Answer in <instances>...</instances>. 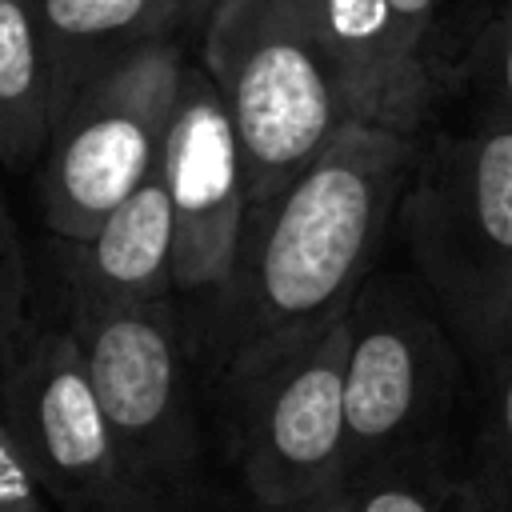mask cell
Instances as JSON below:
<instances>
[{
    "label": "cell",
    "instance_id": "6da1fadb",
    "mask_svg": "<svg viewBox=\"0 0 512 512\" xmlns=\"http://www.w3.org/2000/svg\"><path fill=\"white\" fill-rule=\"evenodd\" d=\"M416 156V136L352 120L304 172L248 204L232 272L200 296L188 332L228 388L344 320L376 272Z\"/></svg>",
    "mask_w": 512,
    "mask_h": 512
},
{
    "label": "cell",
    "instance_id": "7a4b0ae2",
    "mask_svg": "<svg viewBox=\"0 0 512 512\" xmlns=\"http://www.w3.org/2000/svg\"><path fill=\"white\" fill-rule=\"evenodd\" d=\"M412 280L472 364L512 348V124L420 144L396 208Z\"/></svg>",
    "mask_w": 512,
    "mask_h": 512
},
{
    "label": "cell",
    "instance_id": "3957f363",
    "mask_svg": "<svg viewBox=\"0 0 512 512\" xmlns=\"http://www.w3.org/2000/svg\"><path fill=\"white\" fill-rule=\"evenodd\" d=\"M200 64L236 124L248 204L284 188L352 124L304 0H216Z\"/></svg>",
    "mask_w": 512,
    "mask_h": 512
},
{
    "label": "cell",
    "instance_id": "277c9868",
    "mask_svg": "<svg viewBox=\"0 0 512 512\" xmlns=\"http://www.w3.org/2000/svg\"><path fill=\"white\" fill-rule=\"evenodd\" d=\"M184 72L188 56L168 32L108 56L76 84L36 164L40 216L56 240L88 236L156 172Z\"/></svg>",
    "mask_w": 512,
    "mask_h": 512
},
{
    "label": "cell",
    "instance_id": "5b68a950",
    "mask_svg": "<svg viewBox=\"0 0 512 512\" xmlns=\"http://www.w3.org/2000/svg\"><path fill=\"white\" fill-rule=\"evenodd\" d=\"M344 360L348 476L436 452L464 388V348L416 280L376 268L356 292ZM344 476V480H348Z\"/></svg>",
    "mask_w": 512,
    "mask_h": 512
},
{
    "label": "cell",
    "instance_id": "8992f818",
    "mask_svg": "<svg viewBox=\"0 0 512 512\" xmlns=\"http://www.w3.org/2000/svg\"><path fill=\"white\" fill-rule=\"evenodd\" d=\"M88 380L136 480L160 500L200 452L188 392V332L172 300L68 308Z\"/></svg>",
    "mask_w": 512,
    "mask_h": 512
},
{
    "label": "cell",
    "instance_id": "52a82bcc",
    "mask_svg": "<svg viewBox=\"0 0 512 512\" xmlns=\"http://www.w3.org/2000/svg\"><path fill=\"white\" fill-rule=\"evenodd\" d=\"M348 320L244 376L236 392V456L252 500L268 512H300L344 488Z\"/></svg>",
    "mask_w": 512,
    "mask_h": 512
},
{
    "label": "cell",
    "instance_id": "ba28073f",
    "mask_svg": "<svg viewBox=\"0 0 512 512\" xmlns=\"http://www.w3.org/2000/svg\"><path fill=\"white\" fill-rule=\"evenodd\" d=\"M0 412L20 436L44 492L68 512H156L128 468L68 324H32L0 372Z\"/></svg>",
    "mask_w": 512,
    "mask_h": 512
},
{
    "label": "cell",
    "instance_id": "9c48e42d",
    "mask_svg": "<svg viewBox=\"0 0 512 512\" xmlns=\"http://www.w3.org/2000/svg\"><path fill=\"white\" fill-rule=\"evenodd\" d=\"M176 212V292L224 288L248 216V180L228 104L204 64H188L156 164Z\"/></svg>",
    "mask_w": 512,
    "mask_h": 512
},
{
    "label": "cell",
    "instance_id": "30bf717a",
    "mask_svg": "<svg viewBox=\"0 0 512 512\" xmlns=\"http://www.w3.org/2000/svg\"><path fill=\"white\" fill-rule=\"evenodd\" d=\"M304 4L340 76L348 116L368 128L416 136L436 96L428 40H420L388 0H304Z\"/></svg>",
    "mask_w": 512,
    "mask_h": 512
},
{
    "label": "cell",
    "instance_id": "8fae6325",
    "mask_svg": "<svg viewBox=\"0 0 512 512\" xmlns=\"http://www.w3.org/2000/svg\"><path fill=\"white\" fill-rule=\"evenodd\" d=\"M56 244L68 308L172 300L176 292V212L160 172L124 196L88 236Z\"/></svg>",
    "mask_w": 512,
    "mask_h": 512
},
{
    "label": "cell",
    "instance_id": "7c38bea8",
    "mask_svg": "<svg viewBox=\"0 0 512 512\" xmlns=\"http://www.w3.org/2000/svg\"><path fill=\"white\" fill-rule=\"evenodd\" d=\"M64 100L40 0H0V164L36 168Z\"/></svg>",
    "mask_w": 512,
    "mask_h": 512
},
{
    "label": "cell",
    "instance_id": "4fadbf2b",
    "mask_svg": "<svg viewBox=\"0 0 512 512\" xmlns=\"http://www.w3.org/2000/svg\"><path fill=\"white\" fill-rule=\"evenodd\" d=\"M192 12L204 16L196 0H40V16L56 52L60 100L68 104L76 84L96 64L148 36H168Z\"/></svg>",
    "mask_w": 512,
    "mask_h": 512
},
{
    "label": "cell",
    "instance_id": "5bb4252c",
    "mask_svg": "<svg viewBox=\"0 0 512 512\" xmlns=\"http://www.w3.org/2000/svg\"><path fill=\"white\" fill-rule=\"evenodd\" d=\"M340 512H464V484L436 452L396 456L352 472L336 492Z\"/></svg>",
    "mask_w": 512,
    "mask_h": 512
},
{
    "label": "cell",
    "instance_id": "9a60e30c",
    "mask_svg": "<svg viewBox=\"0 0 512 512\" xmlns=\"http://www.w3.org/2000/svg\"><path fill=\"white\" fill-rule=\"evenodd\" d=\"M476 368H480V412H476L472 456L460 480L480 504L496 512H512V348Z\"/></svg>",
    "mask_w": 512,
    "mask_h": 512
},
{
    "label": "cell",
    "instance_id": "2e32d148",
    "mask_svg": "<svg viewBox=\"0 0 512 512\" xmlns=\"http://www.w3.org/2000/svg\"><path fill=\"white\" fill-rule=\"evenodd\" d=\"M32 316H28V256L20 224L4 200L0 184V372L16 356V348L28 340Z\"/></svg>",
    "mask_w": 512,
    "mask_h": 512
},
{
    "label": "cell",
    "instance_id": "e0dca14e",
    "mask_svg": "<svg viewBox=\"0 0 512 512\" xmlns=\"http://www.w3.org/2000/svg\"><path fill=\"white\" fill-rule=\"evenodd\" d=\"M476 60H480V84L488 92V116L512 124V0L484 28Z\"/></svg>",
    "mask_w": 512,
    "mask_h": 512
},
{
    "label": "cell",
    "instance_id": "ac0fdd59",
    "mask_svg": "<svg viewBox=\"0 0 512 512\" xmlns=\"http://www.w3.org/2000/svg\"><path fill=\"white\" fill-rule=\"evenodd\" d=\"M44 484L12 432L8 416L0 412V512H44Z\"/></svg>",
    "mask_w": 512,
    "mask_h": 512
},
{
    "label": "cell",
    "instance_id": "d6986e66",
    "mask_svg": "<svg viewBox=\"0 0 512 512\" xmlns=\"http://www.w3.org/2000/svg\"><path fill=\"white\" fill-rule=\"evenodd\" d=\"M388 4L400 12V20H404L420 40L432 44V32H436V20H440V0H388Z\"/></svg>",
    "mask_w": 512,
    "mask_h": 512
},
{
    "label": "cell",
    "instance_id": "ffe728a7",
    "mask_svg": "<svg viewBox=\"0 0 512 512\" xmlns=\"http://www.w3.org/2000/svg\"><path fill=\"white\" fill-rule=\"evenodd\" d=\"M460 484H464V480H460ZM464 512H496V508H488V504H480V500H476V496H472V492L464 488Z\"/></svg>",
    "mask_w": 512,
    "mask_h": 512
},
{
    "label": "cell",
    "instance_id": "44dd1931",
    "mask_svg": "<svg viewBox=\"0 0 512 512\" xmlns=\"http://www.w3.org/2000/svg\"><path fill=\"white\" fill-rule=\"evenodd\" d=\"M300 512H340V508H336V496H328V500H316V504H308Z\"/></svg>",
    "mask_w": 512,
    "mask_h": 512
},
{
    "label": "cell",
    "instance_id": "7402d4cb",
    "mask_svg": "<svg viewBox=\"0 0 512 512\" xmlns=\"http://www.w3.org/2000/svg\"><path fill=\"white\" fill-rule=\"evenodd\" d=\"M208 4H216V0H208Z\"/></svg>",
    "mask_w": 512,
    "mask_h": 512
}]
</instances>
